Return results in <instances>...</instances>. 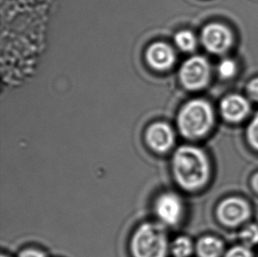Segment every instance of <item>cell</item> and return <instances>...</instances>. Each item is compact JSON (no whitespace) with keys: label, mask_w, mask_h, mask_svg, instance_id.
I'll return each instance as SVG.
<instances>
[{"label":"cell","mask_w":258,"mask_h":257,"mask_svg":"<svg viewBox=\"0 0 258 257\" xmlns=\"http://www.w3.org/2000/svg\"><path fill=\"white\" fill-rule=\"evenodd\" d=\"M172 168L181 188L195 191L204 188L211 176V166L206 153L199 147L181 146L174 153Z\"/></svg>","instance_id":"1"},{"label":"cell","mask_w":258,"mask_h":257,"mask_svg":"<svg viewBox=\"0 0 258 257\" xmlns=\"http://www.w3.org/2000/svg\"><path fill=\"white\" fill-rule=\"evenodd\" d=\"M214 123V112L208 101L193 100L182 108L178 115L181 135L188 139H202Z\"/></svg>","instance_id":"2"},{"label":"cell","mask_w":258,"mask_h":257,"mask_svg":"<svg viewBox=\"0 0 258 257\" xmlns=\"http://www.w3.org/2000/svg\"><path fill=\"white\" fill-rule=\"evenodd\" d=\"M131 249L134 257H166L168 237L162 226L154 223L140 226L133 234Z\"/></svg>","instance_id":"3"},{"label":"cell","mask_w":258,"mask_h":257,"mask_svg":"<svg viewBox=\"0 0 258 257\" xmlns=\"http://www.w3.org/2000/svg\"><path fill=\"white\" fill-rule=\"evenodd\" d=\"M216 215L221 225L227 227H236L243 225L250 219L251 208L243 198L228 197L218 205Z\"/></svg>","instance_id":"4"},{"label":"cell","mask_w":258,"mask_h":257,"mask_svg":"<svg viewBox=\"0 0 258 257\" xmlns=\"http://www.w3.org/2000/svg\"><path fill=\"white\" fill-rule=\"evenodd\" d=\"M180 79L185 88L200 90L206 87L211 79V66L208 60L196 56L187 60L180 71Z\"/></svg>","instance_id":"5"},{"label":"cell","mask_w":258,"mask_h":257,"mask_svg":"<svg viewBox=\"0 0 258 257\" xmlns=\"http://www.w3.org/2000/svg\"><path fill=\"white\" fill-rule=\"evenodd\" d=\"M201 42L209 52L214 55H222L231 49L234 43V35L227 26L211 23L203 29Z\"/></svg>","instance_id":"6"},{"label":"cell","mask_w":258,"mask_h":257,"mask_svg":"<svg viewBox=\"0 0 258 257\" xmlns=\"http://www.w3.org/2000/svg\"><path fill=\"white\" fill-rule=\"evenodd\" d=\"M155 212L161 222L169 226H174L180 222L183 205L181 198L174 193L161 195L155 203Z\"/></svg>","instance_id":"7"},{"label":"cell","mask_w":258,"mask_h":257,"mask_svg":"<svg viewBox=\"0 0 258 257\" xmlns=\"http://www.w3.org/2000/svg\"><path fill=\"white\" fill-rule=\"evenodd\" d=\"M250 108L249 101L241 94H228L220 101V115L231 123L242 122L249 114Z\"/></svg>","instance_id":"8"},{"label":"cell","mask_w":258,"mask_h":257,"mask_svg":"<svg viewBox=\"0 0 258 257\" xmlns=\"http://www.w3.org/2000/svg\"><path fill=\"white\" fill-rule=\"evenodd\" d=\"M146 139L148 146L154 152L166 153L174 145V132L168 124L158 122L147 130Z\"/></svg>","instance_id":"9"},{"label":"cell","mask_w":258,"mask_h":257,"mask_svg":"<svg viewBox=\"0 0 258 257\" xmlns=\"http://www.w3.org/2000/svg\"><path fill=\"white\" fill-rule=\"evenodd\" d=\"M147 58L149 65L154 69L166 70L173 66L175 56L174 50L169 46L157 42L147 50Z\"/></svg>","instance_id":"10"},{"label":"cell","mask_w":258,"mask_h":257,"mask_svg":"<svg viewBox=\"0 0 258 257\" xmlns=\"http://www.w3.org/2000/svg\"><path fill=\"white\" fill-rule=\"evenodd\" d=\"M195 250L199 257H223L226 253L223 241L215 236L200 238L196 244Z\"/></svg>","instance_id":"11"},{"label":"cell","mask_w":258,"mask_h":257,"mask_svg":"<svg viewBox=\"0 0 258 257\" xmlns=\"http://www.w3.org/2000/svg\"><path fill=\"white\" fill-rule=\"evenodd\" d=\"M171 252L174 257H188L195 249L191 240L186 236H180L173 241Z\"/></svg>","instance_id":"12"},{"label":"cell","mask_w":258,"mask_h":257,"mask_svg":"<svg viewBox=\"0 0 258 257\" xmlns=\"http://www.w3.org/2000/svg\"><path fill=\"white\" fill-rule=\"evenodd\" d=\"M241 245L246 247H255L258 245V225L255 223L246 224L239 233Z\"/></svg>","instance_id":"13"},{"label":"cell","mask_w":258,"mask_h":257,"mask_svg":"<svg viewBox=\"0 0 258 257\" xmlns=\"http://www.w3.org/2000/svg\"><path fill=\"white\" fill-rule=\"evenodd\" d=\"M175 43L181 50L190 52L197 47V39L192 32L181 31L175 35Z\"/></svg>","instance_id":"14"},{"label":"cell","mask_w":258,"mask_h":257,"mask_svg":"<svg viewBox=\"0 0 258 257\" xmlns=\"http://www.w3.org/2000/svg\"><path fill=\"white\" fill-rule=\"evenodd\" d=\"M246 139L249 146L258 152V112L248 123L246 130Z\"/></svg>","instance_id":"15"},{"label":"cell","mask_w":258,"mask_h":257,"mask_svg":"<svg viewBox=\"0 0 258 257\" xmlns=\"http://www.w3.org/2000/svg\"><path fill=\"white\" fill-rule=\"evenodd\" d=\"M218 72L220 78L224 80H229L236 74L237 65L234 60L226 58L220 62L218 67Z\"/></svg>","instance_id":"16"},{"label":"cell","mask_w":258,"mask_h":257,"mask_svg":"<svg viewBox=\"0 0 258 257\" xmlns=\"http://www.w3.org/2000/svg\"><path fill=\"white\" fill-rule=\"evenodd\" d=\"M223 257H254V254L249 247L237 245L226 251Z\"/></svg>","instance_id":"17"},{"label":"cell","mask_w":258,"mask_h":257,"mask_svg":"<svg viewBox=\"0 0 258 257\" xmlns=\"http://www.w3.org/2000/svg\"><path fill=\"white\" fill-rule=\"evenodd\" d=\"M246 91L249 99L258 103V77L248 82Z\"/></svg>","instance_id":"18"},{"label":"cell","mask_w":258,"mask_h":257,"mask_svg":"<svg viewBox=\"0 0 258 257\" xmlns=\"http://www.w3.org/2000/svg\"><path fill=\"white\" fill-rule=\"evenodd\" d=\"M19 257H46L45 254L42 253V251L34 249V248H28L26 250L21 252Z\"/></svg>","instance_id":"19"},{"label":"cell","mask_w":258,"mask_h":257,"mask_svg":"<svg viewBox=\"0 0 258 257\" xmlns=\"http://www.w3.org/2000/svg\"><path fill=\"white\" fill-rule=\"evenodd\" d=\"M250 184H251L253 190H254L256 194H258V173H255V174L252 176Z\"/></svg>","instance_id":"20"},{"label":"cell","mask_w":258,"mask_h":257,"mask_svg":"<svg viewBox=\"0 0 258 257\" xmlns=\"http://www.w3.org/2000/svg\"><path fill=\"white\" fill-rule=\"evenodd\" d=\"M1 257H7V256H5V255H2V256Z\"/></svg>","instance_id":"21"}]
</instances>
